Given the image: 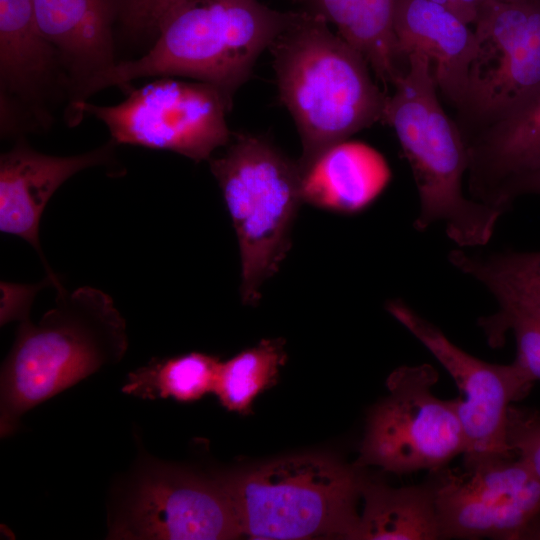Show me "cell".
I'll list each match as a JSON object with an SVG mask.
<instances>
[{"label":"cell","instance_id":"obj_1","mask_svg":"<svg viewBox=\"0 0 540 540\" xmlns=\"http://www.w3.org/2000/svg\"><path fill=\"white\" fill-rule=\"evenodd\" d=\"M299 16L259 0H195L172 13L140 58L116 62L86 82L71 103L143 77L192 78L213 85L232 104L264 50Z\"/></svg>","mask_w":540,"mask_h":540},{"label":"cell","instance_id":"obj_2","mask_svg":"<svg viewBox=\"0 0 540 540\" xmlns=\"http://www.w3.org/2000/svg\"><path fill=\"white\" fill-rule=\"evenodd\" d=\"M127 347L126 322L108 294L90 286L57 292L37 323L21 320L1 366V438L35 406L118 363Z\"/></svg>","mask_w":540,"mask_h":540},{"label":"cell","instance_id":"obj_3","mask_svg":"<svg viewBox=\"0 0 540 540\" xmlns=\"http://www.w3.org/2000/svg\"><path fill=\"white\" fill-rule=\"evenodd\" d=\"M269 49L280 100L300 135L301 173L329 146L382 121L388 95L319 13H299Z\"/></svg>","mask_w":540,"mask_h":540},{"label":"cell","instance_id":"obj_4","mask_svg":"<svg viewBox=\"0 0 540 540\" xmlns=\"http://www.w3.org/2000/svg\"><path fill=\"white\" fill-rule=\"evenodd\" d=\"M393 88L381 122L394 129L413 173L419 196L414 228L441 224L457 247L485 245L504 212L464 193L467 145L438 100L428 58L408 55L407 69Z\"/></svg>","mask_w":540,"mask_h":540},{"label":"cell","instance_id":"obj_5","mask_svg":"<svg viewBox=\"0 0 540 540\" xmlns=\"http://www.w3.org/2000/svg\"><path fill=\"white\" fill-rule=\"evenodd\" d=\"M359 470L331 457L301 455L224 480L243 534L252 539H351L364 477Z\"/></svg>","mask_w":540,"mask_h":540},{"label":"cell","instance_id":"obj_6","mask_svg":"<svg viewBox=\"0 0 540 540\" xmlns=\"http://www.w3.org/2000/svg\"><path fill=\"white\" fill-rule=\"evenodd\" d=\"M232 219L242 265L241 295L260 298L264 281L290 248V233L302 198L298 162L262 137L238 134L226 152L209 160Z\"/></svg>","mask_w":540,"mask_h":540},{"label":"cell","instance_id":"obj_7","mask_svg":"<svg viewBox=\"0 0 540 540\" xmlns=\"http://www.w3.org/2000/svg\"><path fill=\"white\" fill-rule=\"evenodd\" d=\"M231 107L213 85L160 77L140 88L130 87L116 105L82 101L70 105L66 115L70 125H77L84 114L93 115L117 145L171 151L198 163L230 142L226 114Z\"/></svg>","mask_w":540,"mask_h":540},{"label":"cell","instance_id":"obj_8","mask_svg":"<svg viewBox=\"0 0 540 540\" xmlns=\"http://www.w3.org/2000/svg\"><path fill=\"white\" fill-rule=\"evenodd\" d=\"M433 366H401L387 379L388 395L371 410L355 466L395 474L438 472L466 451L457 399L433 393Z\"/></svg>","mask_w":540,"mask_h":540},{"label":"cell","instance_id":"obj_9","mask_svg":"<svg viewBox=\"0 0 540 540\" xmlns=\"http://www.w3.org/2000/svg\"><path fill=\"white\" fill-rule=\"evenodd\" d=\"M109 517L112 539L222 540L243 535L224 478L143 460Z\"/></svg>","mask_w":540,"mask_h":540},{"label":"cell","instance_id":"obj_10","mask_svg":"<svg viewBox=\"0 0 540 540\" xmlns=\"http://www.w3.org/2000/svg\"><path fill=\"white\" fill-rule=\"evenodd\" d=\"M474 25L475 49L457 124L494 120L540 92V0H484Z\"/></svg>","mask_w":540,"mask_h":540},{"label":"cell","instance_id":"obj_11","mask_svg":"<svg viewBox=\"0 0 540 540\" xmlns=\"http://www.w3.org/2000/svg\"><path fill=\"white\" fill-rule=\"evenodd\" d=\"M433 474L442 539L540 540V479L518 457Z\"/></svg>","mask_w":540,"mask_h":540},{"label":"cell","instance_id":"obj_12","mask_svg":"<svg viewBox=\"0 0 540 540\" xmlns=\"http://www.w3.org/2000/svg\"><path fill=\"white\" fill-rule=\"evenodd\" d=\"M387 309L455 381L459 390L458 414L466 438L463 463L514 457L507 442L509 409L527 395L534 381L515 361L494 364L464 351L401 300L389 302Z\"/></svg>","mask_w":540,"mask_h":540},{"label":"cell","instance_id":"obj_13","mask_svg":"<svg viewBox=\"0 0 540 540\" xmlns=\"http://www.w3.org/2000/svg\"><path fill=\"white\" fill-rule=\"evenodd\" d=\"M468 150L470 197L506 212L540 172V92L516 109L461 130Z\"/></svg>","mask_w":540,"mask_h":540},{"label":"cell","instance_id":"obj_14","mask_svg":"<svg viewBox=\"0 0 540 540\" xmlns=\"http://www.w3.org/2000/svg\"><path fill=\"white\" fill-rule=\"evenodd\" d=\"M117 144L108 143L73 156L41 153L18 142L0 157V230L28 242L39 255L57 291L64 287L50 269L39 242L43 211L58 188L82 170L108 165Z\"/></svg>","mask_w":540,"mask_h":540},{"label":"cell","instance_id":"obj_15","mask_svg":"<svg viewBox=\"0 0 540 540\" xmlns=\"http://www.w3.org/2000/svg\"><path fill=\"white\" fill-rule=\"evenodd\" d=\"M57 73L68 82L56 49L38 24L33 1L0 0L2 130L20 110L45 121L42 102Z\"/></svg>","mask_w":540,"mask_h":540},{"label":"cell","instance_id":"obj_16","mask_svg":"<svg viewBox=\"0 0 540 540\" xmlns=\"http://www.w3.org/2000/svg\"><path fill=\"white\" fill-rule=\"evenodd\" d=\"M470 24L432 0H397L394 29L403 58L425 55L436 87L457 109L464 100L475 35Z\"/></svg>","mask_w":540,"mask_h":540},{"label":"cell","instance_id":"obj_17","mask_svg":"<svg viewBox=\"0 0 540 540\" xmlns=\"http://www.w3.org/2000/svg\"><path fill=\"white\" fill-rule=\"evenodd\" d=\"M32 1L43 34L59 55L71 97L117 62L113 25L121 0Z\"/></svg>","mask_w":540,"mask_h":540},{"label":"cell","instance_id":"obj_18","mask_svg":"<svg viewBox=\"0 0 540 540\" xmlns=\"http://www.w3.org/2000/svg\"><path fill=\"white\" fill-rule=\"evenodd\" d=\"M390 179L379 151L346 139L325 149L302 173V198L319 208L355 213L371 204Z\"/></svg>","mask_w":540,"mask_h":540},{"label":"cell","instance_id":"obj_19","mask_svg":"<svg viewBox=\"0 0 540 540\" xmlns=\"http://www.w3.org/2000/svg\"><path fill=\"white\" fill-rule=\"evenodd\" d=\"M361 499L351 539H442L434 474L425 483L398 488L363 477Z\"/></svg>","mask_w":540,"mask_h":540},{"label":"cell","instance_id":"obj_20","mask_svg":"<svg viewBox=\"0 0 540 540\" xmlns=\"http://www.w3.org/2000/svg\"><path fill=\"white\" fill-rule=\"evenodd\" d=\"M397 0H318V12L332 22L338 35L359 52L385 84L404 73L394 29Z\"/></svg>","mask_w":540,"mask_h":540},{"label":"cell","instance_id":"obj_21","mask_svg":"<svg viewBox=\"0 0 540 540\" xmlns=\"http://www.w3.org/2000/svg\"><path fill=\"white\" fill-rule=\"evenodd\" d=\"M448 259L459 271L485 286L498 304L540 307V251L483 254L457 247Z\"/></svg>","mask_w":540,"mask_h":540},{"label":"cell","instance_id":"obj_22","mask_svg":"<svg viewBox=\"0 0 540 540\" xmlns=\"http://www.w3.org/2000/svg\"><path fill=\"white\" fill-rule=\"evenodd\" d=\"M220 365L199 352L152 360L128 375L122 392L145 400L196 401L214 392Z\"/></svg>","mask_w":540,"mask_h":540},{"label":"cell","instance_id":"obj_23","mask_svg":"<svg viewBox=\"0 0 540 540\" xmlns=\"http://www.w3.org/2000/svg\"><path fill=\"white\" fill-rule=\"evenodd\" d=\"M285 361L283 340H263L221 362L214 393L226 409L245 414L255 397L276 382Z\"/></svg>","mask_w":540,"mask_h":540},{"label":"cell","instance_id":"obj_24","mask_svg":"<svg viewBox=\"0 0 540 540\" xmlns=\"http://www.w3.org/2000/svg\"><path fill=\"white\" fill-rule=\"evenodd\" d=\"M497 312L479 319L488 343L502 345L508 332L516 342L515 362L535 382L540 380V307L516 304H498Z\"/></svg>","mask_w":540,"mask_h":540},{"label":"cell","instance_id":"obj_25","mask_svg":"<svg viewBox=\"0 0 540 540\" xmlns=\"http://www.w3.org/2000/svg\"><path fill=\"white\" fill-rule=\"evenodd\" d=\"M507 442L515 456L540 479V413L511 406Z\"/></svg>","mask_w":540,"mask_h":540},{"label":"cell","instance_id":"obj_26","mask_svg":"<svg viewBox=\"0 0 540 540\" xmlns=\"http://www.w3.org/2000/svg\"><path fill=\"white\" fill-rule=\"evenodd\" d=\"M195 0H121L120 18L134 34L157 35L165 20Z\"/></svg>","mask_w":540,"mask_h":540},{"label":"cell","instance_id":"obj_27","mask_svg":"<svg viewBox=\"0 0 540 540\" xmlns=\"http://www.w3.org/2000/svg\"><path fill=\"white\" fill-rule=\"evenodd\" d=\"M461 18L468 24L476 20L478 9L484 0H456Z\"/></svg>","mask_w":540,"mask_h":540},{"label":"cell","instance_id":"obj_28","mask_svg":"<svg viewBox=\"0 0 540 540\" xmlns=\"http://www.w3.org/2000/svg\"><path fill=\"white\" fill-rule=\"evenodd\" d=\"M525 194L540 195V172L528 179L521 187L519 196Z\"/></svg>","mask_w":540,"mask_h":540},{"label":"cell","instance_id":"obj_29","mask_svg":"<svg viewBox=\"0 0 540 540\" xmlns=\"http://www.w3.org/2000/svg\"><path fill=\"white\" fill-rule=\"evenodd\" d=\"M496 1H501V2H520V1H523V0H496Z\"/></svg>","mask_w":540,"mask_h":540}]
</instances>
